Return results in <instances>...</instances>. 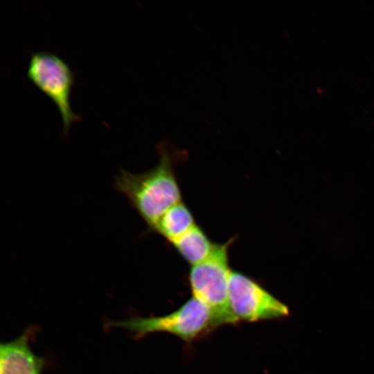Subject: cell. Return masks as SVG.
<instances>
[{
    "label": "cell",
    "instance_id": "obj_3",
    "mask_svg": "<svg viewBox=\"0 0 374 374\" xmlns=\"http://www.w3.org/2000/svg\"><path fill=\"white\" fill-rule=\"evenodd\" d=\"M109 326L127 329L138 338L153 332H166L187 343L216 328L210 309L194 296L166 315L134 317L124 321L109 322Z\"/></svg>",
    "mask_w": 374,
    "mask_h": 374
},
{
    "label": "cell",
    "instance_id": "obj_2",
    "mask_svg": "<svg viewBox=\"0 0 374 374\" xmlns=\"http://www.w3.org/2000/svg\"><path fill=\"white\" fill-rule=\"evenodd\" d=\"M234 238L217 244L214 251L205 260L190 266L188 281L192 296L204 303L211 310L217 327L235 324L238 319L231 309L229 285L232 269L229 251Z\"/></svg>",
    "mask_w": 374,
    "mask_h": 374
},
{
    "label": "cell",
    "instance_id": "obj_8",
    "mask_svg": "<svg viewBox=\"0 0 374 374\" xmlns=\"http://www.w3.org/2000/svg\"><path fill=\"white\" fill-rule=\"evenodd\" d=\"M196 224L193 213L181 201L163 214L152 232L159 233L172 244Z\"/></svg>",
    "mask_w": 374,
    "mask_h": 374
},
{
    "label": "cell",
    "instance_id": "obj_6",
    "mask_svg": "<svg viewBox=\"0 0 374 374\" xmlns=\"http://www.w3.org/2000/svg\"><path fill=\"white\" fill-rule=\"evenodd\" d=\"M35 330L28 328L17 338L1 343L0 374H42L44 359L35 355L30 347Z\"/></svg>",
    "mask_w": 374,
    "mask_h": 374
},
{
    "label": "cell",
    "instance_id": "obj_7",
    "mask_svg": "<svg viewBox=\"0 0 374 374\" xmlns=\"http://www.w3.org/2000/svg\"><path fill=\"white\" fill-rule=\"evenodd\" d=\"M171 245L190 266L207 259L214 251L213 243L204 230L195 225Z\"/></svg>",
    "mask_w": 374,
    "mask_h": 374
},
{
    "label": "cell",
    "instance_id": "obj_4",
    "mask_svg": "<svg viewBox=\"0 0 374 374\" xmlns=\"http://www.w3.org/2000/svg\"><path fill=\"white\" fill-rule=\"evenodd\" d=\"M27 76L57 106L66 134L71 125L80 120L71 105L74 76L69 66L54 53L38 51L31 55Z\"/></svg>",
    "mask_w": 374,
    "mask_h": 374
},
{
    "label": "cell",
    "instance_id": "obj_5",
    "mask_svg": "<svg viewBox=\"0 0 374 374\" xmlns=\"http://www.w3.org/2000/svg\"><path fill=\"white\" fill-rule=\"evenodd\" d=\"M229 299L238 321L258 322L288 315L287 307L249 276L232 270Z\"/></svg>",
    "mask_w": 374,
    "mask_h": 374
},
{
    "label": "cell",
    "instance_id": "obj_1",
    "mask_svg": "<svg viewBox=\"0 0 374 374\" xmlns=\"http://www.w3.org/2000/svg\"><path fill=\"white\" fill-rule=\"evenodd\" d=\"M158 163L150 170L132 173L125 170L114 178L115 189L127 199L130 205L152 231L163 214L181 202L172 154L160 146Z\"/></svg>",
    "mask_w": 374,
    "mask_h": 374
}]
</instances>
